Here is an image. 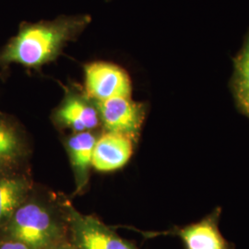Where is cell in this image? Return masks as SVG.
Returning a JSON list of instances; mask_svg holds the SVG:
<instances>
[{
    "label": "cell",
    "mask_w": 249,
    "mask_h": 249,
    "mask_svg": "<svg viewBox=\"0 0 249 249\" xmlns=\"http://www.w3.org/2000/svg\"><path fill=\"white\" fill-rule=\"evenodd\" d=\"M86 22L84 17L26 25L0 53V62L39 68L53 60Z\"/></svg>",
    "instance_id": "cell-1"
},
{
    "label": "cell",
    "mask_w": 249,
    "mask_h": 249,
    "mask_svg": "<svg viewBox=\"0 0 249 249\" xmlns=\"http://www.w3.org/2000/svg\"><path fill=\"white\" fill-rule=\"evenodd\" d=\"M66 213L63 208L41 200L33 192L18 206L0 232V238L18 241L34 249H50L62 243Z\"/></svg>",
    "instance_id": "cell-2"
},
{
    "label": "cell",
    "mask_w": 249,
    "mask_h": 249,
    "mask_svg": "<svg viewBox=\"0 0 249 249\" xmlns=\"http://www.w3.org/2000/svg\"><path fill=\"white\" fill-rule=\"evenodd\" d=\"M72 245L79 249H139L96 218L77 212L69 202L63 204Z\"/></svg>",
    "instance_id": "cell-3"
},
{
    "label": "cell",
    "mask_w": 249,
    "mask_h": 249,
    "mask_svg": "<svg viewBox=\"0 0 249 249\" xmlns=\"http://www.w3.org/2000/svg\"><path fill=\"white\" fill-rule=\"evenodd\" d=\"M86 95L95 103L131 96V81L124 70L115 64L93 62L84 68Z\"/></svg>",
    "instance_id": "cell-4"
},
{
    "label": "cell",
    "mask_w": 249,
    "mask_h": 249,
    "mask_svg": "<svg viewBox=\"0 0 249 249\" xmlns=\"http://www.w3.org/2000/svg\"><path fill=\"white\" fill-rule=\"evenodd\" d=\"M101 124L107 132L123 134L137 140L145 117L142 104L131 97H116L96 103Z\"/></svg>",
    "instance_id": "cell-5"
},
{
    "label": "cell",
    "mask_w": 249,
    "mask_h": 249,
    "mask_svg": "<svg viewBox=\"0 0 249 249\" xmlns=\"http://www.w3.org/2000/svg\"><path fill=\"white\" fill-rule=\"evenodd\" d=\"M56 123L68 127L75 133L95 129L101 123L98 107L86 94L70 91L56 109Z\"/></svg>",
    "instance_id": "cell-6"
},
{
    "label": "cell",
    "mask_w": 249,
    "mask_h": 249,
    "mask_svg": "<svg viewBox=\"0 0 249 249\" xmlns=\"http://www.w3.org/2000/svg\"><path fill=\"white\" fill-rule=\"evenodd\" d=\"M134 142L123 134L106 131L96 140L92 167L99 172H113L124 167L132 156Z\"/></svg>",
    "instance_id": "cell-7"
},
{
    "label": "cell",
    "mask_w": 249,
    "mask_h": 249,
    "mask_svg": "<svg viewBox=\"0 0 249 249\" xmlns=\"http://www.w3.org/2000/svg\"><path fill=\"white\" fill-rule=\"evenodd\" d=\"M221 209L217 208L201 221L175 230L186 249H233L219 229Z\"/></svg>",
    "instance_id": "cell-8"
},
{
    "label": "cell",
    "mask_w": 249,
    "mask_h": 249,
    "mask_svg": "<svg viewBox=\"0 0 249 249\" xmlns=\"http://www.w3.org/2000/svg\"><path fill=\"white\" fill-rule=\"evenodd\" d=\"M33 190L32 180L23 170H0V232Z\"/></svg>",
    "instance_id": "cell-9"
},
{
    "label": "cell",
    "mask_w": 249,
    "mask_h": 249,
    "mask_svg": "<svg viewBox=\"0 0 249 249\" xmlns=\"http://www.w3.org/2000/svg\"><path fill=\"white\" fill-rule=\"evenodd\" d=\"M28 151L25 135L18 124L0 115V170H22Z\"/></svg>",
    "instance_id": "cell-10"
},
{
    "label": "cell",
    "mask_w": 249,
    "mask_h": 249,
    "mask_svg": "<svg viewBox=\"0 0 249 249\" xmlns=\"http://www.w3.org/2000/svg\"><path fill=\"white\" fill-rule=\"evenodd\" d=\"M96 140L95 135L87 131L75 133L67 141V150L76 180V193L87 186Z\"/></svg>",
    "instance_id": "cell-11"
},
{
    "label": "cell",
    "mask_w": 249,
    "mask_h": 249,
    "mask_svg": "<svg viewBox=\"0 0 249 249\" xmlns=\"http://www.w3.org/2000/svg\"><path fill=\"white\" fill-rule=\"evenodd\" d=\"M235 91L242 109L247 112L249 116V61L239 60Z\"/></svg>",
    "instance_id": "cell-12"
},
{
    "label": "cell",
    "mask_w": 249,
    "mask_h": 249,
    "mask_svg": "<svg viewBox=\"0 0 249 249\" xmlns=\"http://www.w3.org/2000/svg\"><path fill=\"white\" fill-rule=\"evenodd\" d=\"M0 249H34L18 241L0 238Z\"/></svg>",
    "instance_id": "cell-13"
},
{
    "label": "cell",
    "mask_w": 249,
    "mask_h": 249,
    "mask_svg": "<svg viewBox=\"0 0 249 249\" xmlns=\"http://www.w3.org/2000/svg\"><path fill=\"white\" fill-rule=\"evenodd\" d=\"M50 249H77L76 247H74L73 245H69V244H63V243H60V244H58V245H56V246H54L53 248Z\"/></svg>",
    "instance_id": "cell-14"
},
{
    "label": "cell",
    "mask_w": 249,
    "mask_h": 249,
    "mask_svg": "<svg viewBox=\"0 0 249 249\" xmlns=\"http://www.w3.org/2000/svg\"><path fill=\"white\" fill-rule=\"evenodd\" d=\"M241 60H246V61H249V41L248 45L246 46L244 53L242 54L240 58Z\"/></svg>",
    "instance_id": "cell-15"
}]
</instances>
